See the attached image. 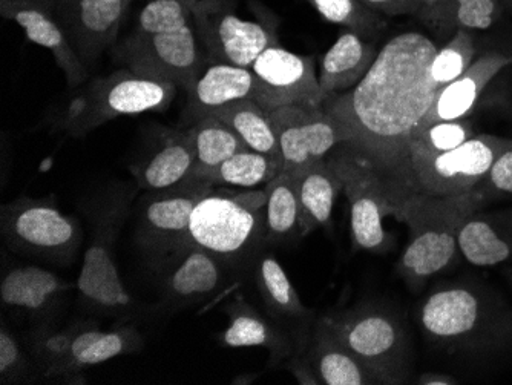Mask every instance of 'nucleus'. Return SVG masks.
Returning <instances> with one entry per match:
<instances>
[{
	"mask_svg": "<svg viewBox=\"0 0 512 385\" xmlns=\"http://www.w3.org/2000/svg\"><path fill=\"white\" fill-rule=\"evenodd\" d=\"M132 0H50L69 42L86 66L119 34Z\"/></svg>",
	"mask_w": 512,
	"mask_h": 385,
	"instance_id": "16",
	"label": "nucleus"
},
{
	"mask_svg": "<svg viewBox=\"0 0 512 385\" xmlns=\"http://www.w3.org/2000/svg\"><path fill=\"white\" fill-rule=\"evenodd\" d=\"M255 79L250 68L223 62H209L188 91L189 119L214 116L224 106L237 100L253 99Z\"/></svg>",
	"mask_w": 512,
	"mask_h": 385,
	"instance_id": "24",
	"label": "nucleus"
},
{
	"mask_svg": "<svg viewBox=\"0 0 512 385\" xmlns=\"http://www.w3.org/2000/svg\"><path fill=\"white\" fill-rule=\"evenodd\" d=\"M194 168V132L189 126L186 129L169 131L160 151L135 169V178L138 186L145 191H160L192 178Z\"/></svg>",
	"mask_w": 512,
	"mask_h": 385,
	"instance_id": "28",
	"label": "nucleus"
},
{
	"mask_svg": "<svg viewBox=\"0 0 512 385\" xmlns=\"http://www.w3.org/2000/svg\"><path fill=\"white\" fill-rule=\"evenodd\" d=\"M436 51L424 34H399L355 88L322 103L344 132L342 145L378 174L394 209L414 195L410 140L439 93L430 77Z\"/></svg>",
	"mask_w": 512,
	"mask_h": 385,
	"instance_id": "1",
	"label": "nucleus"
},
{
	"mask_svg": "<svg viewBox=\"0 0 512 385\" xmlns=\"http://www.w3.org/2000/svg\"><path fill=\"white\" fill-rule=\"evenodd\" d=\"M471 120H448L433 125L421 126L414 131L410 140V160L414 157H431L459 148L474 137ZM411 165V163H410Z\"/></svg>",
	"mask_w": 512,
	"mask_h": 385,
	"instance_id": "35",
	"label": "nucleus"
},
{
	"mask_svg": "<svg viewBox=\"0 0 512 385\" xmlns=\"http://www.w3.org/2000/svg\"><path fill=\"white\" fill-rule=\"evenodd\" d=\"M266 192L217 189L195 206L191 217V246L201 247L224 264L244 263L266 243Z\"/></svg>",
	"mask_w": 512,
	"mask_h": 385,
	"instance_id": "5",
	"label": "nucleus"
},
{
	"mask_svg": "<svg viewBox=\"0 0 512 385\" xmlns=\"http://www.w3.org/2000/svg\"><path fill=\"white\" fill-rule=\"evenodd\" d=\"M181 2H183V4L188 5V7L191 8L192 5H194L195 2H197V0H181Z\"/></svg>",
	"mask_w": 512,
	"mask_h": 385,
	"instance_id": "47",
	"label": "nucleus"
},
{
	"mask_svg": "<svg viewBox=\"0 0 512 385\" xmlns=\"http://www.w3.org/2000/svg\"><path fill=\"white\" fill-rule=\"evenodd\" d=\"M479 209L471 191L456 197L411 195L396 208L394 218L410 229L398 270L411 289H419L456 263L460 228Z\"/></svg>",
	"mask_w": 512,
	"mask_h": 385,
	"instance_id": "3",
	"label": "nucleus"
},
{
	"mask_svg": "<svg viewBox=\"0 0 512 385\" xmlns=\"http://www.w3.org/2000/svg\"><path fill=\"white\" fill-rule=\"evenodd\" d=\"M281 171L283 163L276 158L246 148L227 158L203 180L226 188L258 189L266 186Z\"/></svg>",
	"mask_w": 512,
	"mask_h": 385,
	"instance_id": "33",
	"label": "nucleus"
},
{
	"mask_svg": "<svg viewBox=\"0 0 512 385\" xmlns=\"http://www.w3.org/2000/svg\"><path fill=\"white\" fill-rule=\"evenodd\" d=\"M476 43L468 30H457L444 47L437 48L430 63V77L437 88L442 89L448 83L462 76L476 59Z\"/></svg>",
	"mask_w": 512,
	"mask_h": 385,
	"instance_id": "36",
	"label": "nucleus"
},
{
	"mask_svg": "<svg viewBox=\"0 0 512 385\" xmlns=\"http://www.w3.org/2000/svg\"><path fill=\"white\" fill-rule=\"evenodd\" d=\"M342 343L378 385L411 381L414 349L401 313L381 303H362L344 312L322 315Z\"/></svg>",
	"mask_w": 512,
	"mask_h": 385,
	"instance_id": "4",
	"label": "nucleus"
},
{
	"mask_svg": "<svg viewBox=\"0 0 512 385\" xmlns=\"http://www.w3.org/2000/svg\"><path fill=\"white\" fill-rule=\"evenodd\" d=\"M191 8L181 0H151L138 16L137 33L152 34L192 27Z\"/></svg>",
	"mask_w": 512,
	"mask_h": 385,
	"instance_id": "39",
	"label": "nucleus"
},
{
	"mask_svg": "<svg viewBox=\"0 0 512 385\" xmlns=\"http://www.w3.org/2000/svg\"><path fill=\"white\" fill-rule=\"evenodd\" d=\"M126 214L128 206L122 200L115 201L102 212L76 283L83 306L102 315L132 316L140 310L120 277L114 257L115 238Z\"/></svg>",
	"mask_w": 512,
	"mask_h": 385,
	"instance_id": "8",
	"label": "nucleus"
},
{
	"mask_svg": "<svg viewBox=\"0 0 512 385\" xmlns=\"http://www.w3.org/2000/svg\"><path fill=\"white\" fill-rule=\"evenodd\" d=\"M214 116L226 123L247 149L269 155L281 162L278 139L269 112L264 111L255 100H237L215 112Z\"/></svg>",
	"mask_w": 512,
	"mask_h": 385,
	"instance_id": "30",
	"label": "nucleus"
},
{
	"mask_svg": "<svg viewBox=\"0 0 512 385\" xmlns=\"http://www.w3.org/2000/svg\"><path fill=\"white\" fill-rule=\"evenodd\" d=\"M292 174L296 177L301 237H306L332 221L336 198L342 192L341 175L329 158Z\"/></svg>",
	"mask_w": 512,
	"mask_h": 385,
	"instance_id": "26",
	"label": "nucleus"
},
{
	"mask_svg": "<svg viewBox=\"0 0 512 385\" xmlns=\"http://www.w3.org/2000/svg\"><path fill=\"white\" fill-rule=\"evenodd\" d=\"M480 209L512 198V145L494 160L490 171L471 191Z\"/></svg>",
	"mask_w": 512,
	"mask_h": 385,
	"instance_id": "40",
	"label": "nucleus"
},
{
	"mask_svg": "<svg viewBox=\"0 0 512 385\" xmlns=\"http://www.w3.org/2000/svg\"><path fill=\"white\" fill-rule=\"evenodd\" d=\"M284 172H298L345 143L341 126L322 106L289 105L269 112Z\"/></svg>",
	"mask_w": 512,
	"mask_h": 385,
	"instance_id": "14",
	"label": "nucleus"
},
{
	"mask_svg": "<svg viewBox=\"0 0 512 385\" xmlns=\"http://www.w3.org/2000/svg\"><path fill=\"white\" fill-rule=\"evenodd\" d=\"M255 79V100L264 111L281 106H322V93L312 57L299 56L279 45L267 48L250 68Z\"/></svg>",
	"mask_w": 512,
	"mask_h": 385,
	"instance_id": "15",
	"label": "nucleus"
},
{
	"mask_svg": "<svg viewBox=\"0 0 512 385\" xmlns=\"http://www.w3.org/2000/svg\"><path fill=\"white\" fill-rule=\"evenodd\" d=\"M316 13L330 24L344 27L347 31L370 37L387 25L384 14L368 7L362 0H307Z\"/></svg>",
	"mask_w": 512,
	"mask_h": 385,
	"instance_id": "34",
	"label": "nucleus"
},
{
	"mask_svg": "<svg viewBox=\"0 0 512 385\" xmlns=\"http://www.w3.org/2000/svg\"><path fill=\"white\" fill-rule=\"evenodd\" d=\"M224 310L229 316V326L221 335L224 346L232 349L261 347L269 350L273 362L304 352L307 338L289 332L284 324L273 320L269 313L264 315L244 298H235Z\"/></svg>",
	"mask_w": 512,
	"mask_h": 385,
	"instance_id": "19",
	"label": "nucleus"
},
{
	"mask_svg": "<svg viewBox=\"0 0 512 385\" xmlns=\"http://www.w3.org/2000/svg\"><path fill=\"white\" fill-rule=\"evenodd\" d=\"M195 143V168L192 178L203 180L227 158L246 149L238 135L215 116H206L192 123Z\"/></svg>",
	"mask_w": 512,
	"mask_h": 385,
	"instance_id": "32",
	"label": "nucleus"
},
{
	"mask_svg": "<svg viewBox=\"0 0 512 385\" xmlns=\"http://www.w3.org/2000/svg\"><path fill=\"white\" fill-rule=\"evenodd\" d=\"M214 188L211 181L189 178L180 185L151 191L143 197L137 218L140 246L163 257L191 246L192 212Z\"/></svg>",
	"mask_w": 512,
	"mask_h": 385,
	"instance_id": "12",
	"label": "nucleus"
},
{
	"mask_svg": "<svg viewBox=\"0 0 512 385\" xmlns=\"http://www.w3.org/2000/svg\"><path fill=\"white\" fill-rule=\"evenodd\" d=\"M0 232L10 251L54 264L74 261L82 229L53 198L19 197L0 209Z\"/></svg>",
	"mask_w": 512,
	"mask_h": 385,
	"instance_id": "7",
	"label": "nucleus"
},
{
	"mask_svg": "<svg viewBox=\"0 0 512 385\" xmlns=\"http://www.w3.org/2000/svg\"><path fill=\"white\" fill-rule=\"evenodd\" d=\"M459 252L474 267L512 263V205L468 215L459 231Z\"/></svg>",
	"mask_w": 512,
	"mask_h": 385,
	"instance_id": "22",
	"label": "nucleus"
},
{
	"mask_svg": "<svg viewBox=\"0 0 512 385\" xmlns=\"http://www.w3.org/2000/svg\"><path fill=\"white\" fill-rule=\"evenodd\" d=\"M143 338L134 326H120L112 330L100 329L99 323L74 324L73 339L68 358L63 366V381H85L82 373L117 356L142 349Z\"/></svg>",
	"mask_w": 512,
	"mask_h": 385,
	"instance_id": "23",
	"label": "nucleus"
},
{
	"mask_svg": "<svg viewBox=\"0 0 512 385\" xmlns=\"http://www.w3.org/2000/svg\"><path fill=\"white\" fill-rule=\"evenodd\" d=\"M512 139L476 134L453 151L411 158L414 195L456 197L476 188Z\"/></svg>",
	"mask_w": 512,
	"mask_h": 385,
	"instance_id": "11",
	"label": "nucleus"
},
{
	"mask_svg": "<svg viewBox=\"0 0 512 385\" xmlns=\"http://www.w3.org/2000/svg\"><path fill=\"white\" fill-rule=\"evenodd\" d=\"M39 373L36 361L28 347L19 343L5 323L0 329V384L14 385L27 384L33 381L34 375Z\"/></svg>",
	"mask_w": 512,
	"mask_h": 385,
	"instance_id": "38",
	"label": "nucleus"
},
{
	"mask_svg": "<svg viewBox=\"0 0 512 385\" xmlns=\"http://www.w3.org/2000/svg\"><path fill=\"white\" fill-rule=\"evenodd\" d=\"M509 65H512V57L496 51H490L474 60L473 65L462 76L439 89L421 126L467 119L479 103L483 91L493 82L494 77L499 76Z\"/></svg>",
	"mask_w": 512,
	"mask_h": 385,
	"instance_id": "21",
	"label": "nucleus"
},
{
	"mask_svg": "<svg viewBox=\"0 0 512 385\" xmlns=\"http://www.w3.org/2000/svg\"><path fill=\"white\" fill-rule=\"evenodd\" d=\"M503 275H505L506 281H508L509 287H511L512 290V267H508V269L503 272Z\"/></svg>",
	"mask_w": 512,
	"mask_h": 385,
	"instance_id": "46",
	"label": "nucleus"
},
{
	"mask_svg": "<svg viewBox=\"0 0 512 385\" xmlns=\"http://www.w3.org/2000/svg\"><path fill=\"white\" fill-rule=\"evenodd\" d=\"M417 329L437 352L473 362L512 356V306L474 278L434 286L416 307Z\"/></svg>",
	"mask_w": 512,
	"mask_h": 385,
	"instance_id": "2",
	"label": "nucleus"
},
{
	"mask_svg": "<svg viewBox=\"0 0 512 385\" xmlns=\"http://www.w3.org/2000/svg\"><path fill=\"white\" fill-rule=\"evenodd\" d=\"M390 16H413L439 36L453 37L457 31V0H399Z\"/></svg>",
	"mask_w": 512,
	"mask_h": 385,
	"instance_id": "37",
	"label": "nucleus"
},
{
	"mask_svg": "<svg viewBox=\"0 0 512 385\" xmlns=\"http://www.w3.org/2000/svg\"><path fill=\"white\" fill-rule=\"evenodd\" d=\"M327 158L341 175L342 192L350 209L353 247L356 251H387L390 235L384 229V218L394 217L396 209L385 195L381 178L345 145L333 149Z\"/></svg>",
	"mask_w": 512,
	"mask_h": 385,
	"instance_id": "9",
	"label": "nucleus"
},
{
	"mask_svg": "<svg viewBox=\"0 0 512 385\" xmlns=\"http://www.w3.org/2000/svg\"><path fill=\"white\" fill-rule=\"evenodd\" d=\"M0 13L25 31L28 40L53 54L66 82L76 88L88 77V68L69 42L50 0H0Z\"/></svg>",
	"mask_w": 512,
	"mask_h": 385,
	"instance_id": "17",
	"label": "nucleus"
},
{
	"mask_svg": "<svg viewBox=\"0 0 512 385\" xmlns=\"http://www.w3.org/2000/svg\"><path fill=\"white\" fill-rule=\"evenodd\" d=\"M362 2L368 7L381 11L384 16H390L391 10H393L394 5L398 4L399 0H362Z\"/></svg>",
	"mask_w": 512,
	"mask_h": 385,
	"instance_id": "44",
	"label": "nucleus"
},
{
	"mask_svg": "<svg viewBox=\"0 0 512 385\" xmlns=\"http://www.w3.org/2000/svg\"><path fill=\"white\" fill-rule=\"evenodd\" d=\"M168 260L161 275L163 301L168 306L200 303L223 286L227 264L201 247H184Z\"/></svg>",
	"mask_w": 512,
	"mask_h": 385,
	"instance_id": "18",
	"label": "nucleus"
},
{
	"mask_svg": "<svg viewBox=\"0 0 512 385\" xmlns=\"http://www.w3.org/2000/svg\"><path fill=\"white\" fill-rule=\"evenodd\" d=\"M375 48L359 34L345 30L333 47L322 57L318 74L319 86L325 96L344 94L355 88L375 62Z\"/></svg>",
	"mask_w": 512,
	"mask_h": 385,
	"instance_id": "27",
	"label": "nucleus"
},
{
	"mask_svg": "<svg viewBox=\"0 0 512 385\" xmlns=\"http://www.w3.org/2000/svg\"><path fill=\"white\" fill-rule=\"evenodd\" d=\"M264 224L266 243H283L301 235L299 224L298 191L292 172H279L264 186Z\"/></svg>",
	"mask_w": 512,
	"mask_h": 385,
	"instance_id": "31",
	"label": "nucleus"
},
{
	"mask_svg": "<svg viewBox=\"0 0 512 385\" xmlns=\"http://www.w3.org/2000/svg\"><path fill=\"white\" fill-rule=\"evenodd\" d=\"M255 283L267 313L273 320L284 326L293 323L301 329H310L313 312L304 306L286 270L273 255H263L256 263Z\"/></svg>",
	"mask_w": 512,
	"mask_h": 385,
	"instance_id": "29",
	"label": "nucleus"
},
{
	"mask_svg": "<svg viewBox=\"0 0 512 385\" xmlns=\"http://www.w3.org/2000/svg\"><path fill=\"white\" fill-rule=\"evenodd\" d=\"M304 355L322 385H376L375 378L322 316L316 318L310 327Z\"/></svg>",
	"mask_w": 512,
	"mask_h": 385,
	"instance_id": "25",
	"label": "nucleus"
},
{
	"mask_svg": "<svg viewBox=\"0 0 512 385\" xmlns=\"http://www.w3.org/2000/svg\"><path fill=\"white\" fill-rule=\"evenodd\" d=\"M235 0H197L191 7L195 31L209 62L252 68L267 48L279 45L275 28L266 22L241 19Z\"/></svg>",
	"mask_w": 512,
	"mask_h": 385,
	"instance_id": "10",
	"label": "nucleus"
},
{
	"mask_svg": "<svg viewBox=\"0 0 512 385\" xmlns=\"http://www.w3.org/2000/svg\"><path fill=\"white\" fill-rule=\"evenodd\" d=\"M192 27L152 34L135 31L120 48V59L134 73L189 91L204 68L197 31Z\"/></svg>",
	"mask_w": 512,
	"mask_h": 385,
	"instance_id": "13",
	"label": "nucleus"
},
{
	"mask_svg": "<svg viewBox=\"0 0 512 385\" xmlns=\"http://www.w3.org/2000/svg\"><path fill=\"white\" fill-rule=\"evenodd\" d=\"M73 284L40 266L7 270L0 281L4 309L17 310L34 320H48L60 309Z\"/></svg>",
	"mask_w": 512,
	"mask_h": 385,
	"instance_id": "20",
	"label": "nucleus"
},
{
	"mask_svg": "<svg viewBox=\"0 0 512 385\" xmlns=\"http://www.w3.org/2000/svg\"><path fill=\"white\" fill-rule=\"evenodd\" d=\"M287 369L292 373L293 378L301 385H322L318 375L313 370L312 364L306 358L304 352L295 353L287 359Z\"/></svg>",
	"mask_w": 512,
	"mask_h": 385,
	"instance_id": "42",
	"label": "nucleus"
},
{
	"mask_svg": "<svg viewBox=\"0 0 512 385\" xmlns=\"http://www.w3.org/2000/svg\"><path fill=\"white\" fill-rule=\"evenodd\" d=\"M413 384L416 385H457L460 384L459 379L447 373L425 372L414 379Z\"/></svg>",
	"mask_w": 512,
	"mask_h": 385,
	"instance_id": "43",
	"label": "nucleus"
},
{
	"mask_svg": "<svg viewBox=\"0 0 512 385\" xmlns=\"http://www.w3.org/2000/svg\"><path fill=\"white\" fill-rule=\"evenodd\" d=\"M500 4H502L503 11L512 16V0H500Z\"/></svg>",
	"mask_w": 512,
	"mask_h": 385,
	"instance_id": "45",
	"label": "nucleus"
},
{
	"mask_svg": "<svg viewBox=\"0 0 512 385\" xmlns=\"http://www.w3.org/2000/svg\"><path fill=\"white\" fill-rule=\"evenodd\" d=\"M503 13L500 0H457V30H490Z\"/></svg>",
	"mask_w": 512,
	"mask_h": 385,
	"instance_id": "41",
	"label": "nucleus"
},
{
	"mask_svg": "<svg viewBox=\"0 0 512 385\" xmlns=\"http://www.w3.org/2000/svg\"><path fill=\"white\" fill-rule=\"evenodd\" d=\"M178 86L166 80L120 70L94 80L71 100L63 112L59 128L73 137H82L109 120L163 111L171 105Z\"/></svg>",
	"mask_w": 512,
	"mask_h": 385,
	"instance_id": "6",
	"label": "nucleus"
}]
</instances>
